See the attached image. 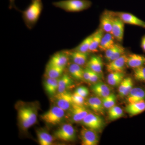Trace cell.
<instances>
[{"instance_id": "cell-1", "label": "cell", "mask_w": 145, "mask_h": 145, "mask_svg": "<svg viewBox=\"0 0 145 145\" xmlns=\"http://www.w3.org/2000/svg\"><path fill=\"white\" fill-rule=\"evenodd\" d=\"M43 9L42 0H31V3L24 10H20L24 22L27 28L31 29L38 22Z\"/></svg>"}, {"instance_id": "cell-2", "label": "cell", "mask_w": 145, "mask_h": 145, "mask_svg": "<svg viewBox=\"0 0 145 145\" xmlns=\"http://www.w3.org/2000/svg\"><path fill=\"white\" fill-rule=\"evenodd\" d=\"M92 2L89 0H62L52 3L55 7L68 12H78L90 8Z\"/></svg>"}, {"instance_id": "cell-3", "label": "cell", "mask_w": 145, "mask_h": 145, "mask_svg": "<svg viewBox=\"0 0 145 145\" xmlns=\"http://www.w3.org/2000/svg\"><path fill=\"white\" fill-rule=\"evenodd\" d=\"M65 116V110L56 105L42 114L40 117L47 124L54 125L60 123L64 118Z\"/></svg>"}, {"instance_id": "cell-4", "label": "cell", "mask_w": 145, "mask_h": 145, "mask_svg": "<svg viewBox=\"0 0 145 145\" xmlns=\"http://www.w3.org/2000/svg\"><path fill=\"white\" fill-rule=\"evenodd\" d=\"M84 126L96 132L101 131L105 125L103 118L96 113L89 112L82 121Z\"/></svg>"}, {"instance_id": "cell-5", "label": "cell", "mask_w": 145, "mask_h": 145, "mask_svg": "<svg viewBox=\"0 0 145 145\" xmlns=\"http://www.w3.org/2000/svg\"><path fill=\"white\" fill-rule=\"evenodd\" d=\"M54 136L58 140L64 142H72L76 138L74 128L70 124H65L54 132Z\"/></svg>"}, {"instance_id": "cell-6", "label": "cell", "mask_w": 145, "mask_h": 145, "mask_svg": "<svg viewBox=\"0 0 145 145\" xmlns=\"http://www.w3.org/2000/svg\"><path fill=\"white\" fill-rule=\"evenodd\" d=\"M97 132L83 126L81 130L80 137L82 145H97L99 142Z\"/></svg>"}, {"instance_id": "cell-7", "label": "cell", "mask_w": 145, "mask_h": 145, "mask_svg": "<svg viewBox=\"0 0 145 145\" xmlns=\"http://www.w3.org/2000/svg\"><path fill=\"white\" fill-rule=\"evenodd\" d=\"M54 102L57 106L65 111L70 109L73 104L72 94L68 91L57 93L54 96Z\"/></svg>"}, {"instance_id": "cell-8", "label": "cell", "mask_w": 145, "mask_h": 145, "mask_svg": "<svg viewBox=\"0 0 145 145\" xmlns=\"http://www.w3.org/2000/svg\"><path fill=\"white\" fill-rule=\"evenodd\" d=\"M71 119L75 123L82 122L83 119L89 113L88 110L83 105L73 103L69 109Z\"/></svg>"}, {"instance_id": "cell-9", "label": "cell", "mask_w": 145, "mask_h": 145, "mask_svg": "<svg viewBox=\"0 0 145 145\" xmlns=\"http://www.w3.org/2000/svg\"><path fill=\"white\" fill-rule=\"evenodd\" d=\"M127 55L124 54L111 61L109 62L106 66V70L108 72H124L127 65Z\"/></svg>"}, {"instance_id": "cell-10", "label": "cell", "mask_w": 145, "mask_h": 145, "mask_svg": "<svg viewBox=\"0 0 145 145\" xmlns=\"http://www.w3.org/2000/svg\"><path fill=\"white\" fill-rule=\"evenodd\" d=\"M125 24L136 25L145 29V22L131 13L122 12H113Z\"/></svg>"}, {"instance_id": "cell-11", "label": "cell", "mask_w": 145, "mask_h": 145, "mask_svg": "<svg viewBox=\"0 0 145 145\" xmlns=\"http://www.w3.org/2000/svg\"><path fill=\"white\" fill-rule=\"evenodd\" d=\"M16 108L18 111V124L19 126L23 131L25 132L32 126L29 121L26 112L22 105L21 102L18 103Z\"/></svg>"}, {"instance_id": "cell-12", "label": "cell", "mask_w": 145, "mask_h": 145, "mask_svg": "<svg viewBox=\"0 0 145 145\" xmlns=\"http://www.w3.org/2000/svg\"><path fill=\"white\" fill-rule=\"evenodd\" d=\"M124 24L122 20L114 14L112 34L118 41L121 42L123 39Z\"/></svg>"}, {"instance_id": "cell-13", "label": "cell", "mask_w": 145, "mask_h": 145, "mask_svg": "<svg viewBox=\"0 0 145 145\" xmlns=\"http://www.w3.org/2000/svg\"><path fill=\"white\" fill-rule=\"evenodd\" d=\"M114 17L113 12L105 10L102 14L100 19V28L105 33L112 34V23Z\"/></svg>"}, {"instance_id": "cell-14", "label": "cell", "mask_w": 145, "mask_h": 145, "mask_svg": "<svg viewBox=\"0 0 145 145\" xmlns=\"http://www.w3.org/2000/svg\"><path fill=\"white\" fill-rule=\"evenodd\" d=\"M23 106L31 126L37 122L39 105L36 103H25L21 102Z\"/></svg>"}, {"instance_id": "cell-15", "label": "cell", "mask_w": 145, "mask_h": 145, "mask_svg": "<svg viewBox=\"0 0 145 145\" xmlns=\"http://www.w3.org/2000/svg\"><path fill=\"white\" fill-rule=\"evenodd\" d=\"M68 52H59L53 54L48 63L65 69L69 59Z\"/></svg>"}, {"instance_id": "cell-16", "label": "cell", "mask_w": 145, "mask_h": 145, "mask_svg": "<svg viewBox=\"0 0 145 145\" xmlns=\"http://www.w3.org/2000/svg\"><path fill=\"white\" fill-rule=\"evenodd\" d=\"M129 104L145 101V89L141 87L134 88L126 96Z\"/></svg>"}, {"instance_id": "cell-17", "label": "cell", "mask_w": 145, "mask_h": 145, "mask_svg": "<svg viewBox=\"0 0 145 145\" xmlns=\"http://www.w3.org/2000/svg\"><path fill=\"white\" fill-rule=\"evenodd\" d=\"M91 89L96 96L101 99L108 96L111 93L110 88L107 85L100 81L93 84Z\"/></svg>"}, {"instance_id": "cell-18", "label": "cell", "mask_w": 145, "mask_h": 145, "mask_svg": "<svg viewBox=\"0 0 145 145\" xmlns=\"http://www.w3.org/2000/svg\"><path fill=\"white\" fill-rule=\"evenodd\" d=\"M87 103L89 107L95 113L98 114H104L105 107L101 98L98 96L90 97Z\"/></svg>"}, {"instance_id": "cell-19", "label": "cell", "mask_w": 145, "mask_h": 145, "mask_svg": "<svg viewBox=\"0 0 145 145\" xmlns=\"http://www.w3.org/2000/svg\"><path fill=\"white\" fill-rule=\"evenodd\" d=\"M127 65L133 69L145 66V56L136 54L128 55Z\"/></svg>"}, {"instance_id": "cell-20", "label": "cell", "mask_w": 145, "mask_h": 145, "mask_svg": "<svg viewBox=\"0 0 145 145\" xmlns=\"http://www.w3.org/2000/svg\"><path fill=\"white\" fill-rule=\"evenodd\" d=\"M103 63L102 58L97 55L92 56L87 63V67L100 74L103 72Z\"/></svg>"}, {"instance_id": "cell-21", "label": "cell", "mask_w": 145, "mask_h": 145, "mask_svg": "<svg viewBox=\"0 0 145 145\" xmlns=\"http://www.w3.org/2000/svg\"><path fill=\"white\" fill-rule=\"evenodd\" d=\"M68 53L69 57L74 63L82 66L87 63L89 53L74 50Z\"/></svg>"}, {"instance_id": "cell-22", "label": "cell", "mask_w": 145, "mask_h": 145, "mask_svg": "<svg viewBox=\"0 0 145 145\" xmlns=\"http://www.w3.org/2000/svg\"><path fill=\"white\" fill-rule=\"evenodd\" d=\"M59 78H52L46 77L45 80L44 86L47 93L50 96L55 95L57 93Z\"/></svg>"}, {"instance_id": "cell-23", "label": "cell", "mask_w": 145, "mask_h": 145, "mask_svg": "<svg viewBox=\"0 0 145 145\" xmlns=\"http://www.w3.org/2000/svg\"><path fill=\"white\" fill-rule=\"evenodd\" d=\"M125 110L131 116L141 114L145 111V101L128 104L126 107Z\"/></svg>"}, {"instance_id": "cell-24", "label": "cell", "mask_w": 145, "mask_h": 145, "mask_svg": "<svg viewBox=\"0 0 145 145\" xmlns=\"http://www.w3.org/2000/svg\"><path fill=\"white\" fill-rule=\"evenodd\" d=\"M105 33L103 30L101 28L94 32L93 39L89 47V52H97L99 51V46Z\"/></svg>"}, {"instance_id": "cell-25", "label": "cell", "mask_w": 145, "mask_h": 145, "mask_svg": "<svg viewBox=\"0 0 145 145\" xmlns=\"http://www.w3.org/2000/svg\"><path fill=\"white\" fill-rule=\"evenodd\" d=\"M73 81L70 76L67 74H64L59 80L57 93H62L67 91L73 85Z\"/></svg>"}, {"instance_id": "cell-26", "label": "cell", "mask_w": 145, "mask_h": 145, "mask_svg": "<svg viewBox=\"0 0 145 145\" xmlns=\"http://www.w3.org/2000/svg\"><path fill=\"white\" fill-rule=\"evenodd\" d=\"M65 69L48 63L45 70L46 77L52 78H59L62 75Z\"/></svg>"}, {"instance_id": "cell-27", "label": "cell", "mask_w": 145, "mask_h": 145, "mask_svg": "<svg viewBox=\"0 0 145 145\" xmlns=\"http://www.w3.org/2000/svg\"><path fill=\"white\" fill-rule=\"evenodd\" d=\"M36 134L40 145H51L54 141L53 136L44 130H37Z\"/></svg>"}, {"instance_id": "cell-28", "label": "cell", "mask_w": 145, "mask_h": 145, "mask_svg": "<svg viewBox=\"0 0 145 145\" xmlns=\"http://www.w3.org/2000/svg\"><path fill=\"white\" fill-rule=\"evenodd\" d=\"M114 39V36L110 33L104 34L99 46V49L105 52L115 44Z\"/></svg>"}, {"instance_id": "cell-29", "label": "cell", "mask_w": 145, "mask_h": 145, "mask_svg": "<svg viewBox=\"0 0 145 145\" xmlns=\"http://www.w3.org/2000/svg\"><path fill=\"white\" fill-rule=\"evenodd\" d=\"M124 77V72H110L108 75L107 81L110 85L116 87L120 85Z\"/></svg>"}, {"instance_id": "cell-30", "label": "cell", "mask_w": 145, "mask_h": 145, "mask_svg": "<svg viewBox=\"0 0 145 145\" xmlns=\"http://www.w3.org/2000/svg\"><path fill=\"white\" fill-rule=\"evenodd\" d=\"M69 71L72 78L78 80H84V70L82 66L76 64H71L69 67Z\"/></svg>"}, {"instance_id": "cell-31", "label": "cell", "mask_w": 145, "mask_h": 145, "mask_svg": "<svg viewBox=\"0 0 145 145\" xmlns=\"http://www.w3.org/2000/svg\"><path fill=\"white\" fill-rule=\"evenodd\" d=\"M94 33L88 36L85 39L83 40V41L78 46L73 50L80 52L89 53V47H90L91 41L93 36Z\"/></svg>"}, {"instance_id": "cell-32", "label": "cell", "mask_w": 145, "mask_h": 145, "mask_svg": "<svg viewBox=\"0 0 145 145\" xmlns=\"http://www.w3.org/2000/svg\"><path fill=\"white\" fill-rule=\"evenodd\" d=\"M108 114L109 119L111 121L120 119L124 115L123 109L120 107L115 105L108 109Z\"/></svg>"}, {"instance_id": "cell-33", "label": "cell", "mask_w": 145, "mask_h": 145, "mask_svg": "<svg viewBox=\"0 0 145 145\" xmlns=\"http://www.w3.org/2000/svg\"><path fill=\"white\" fill-rule=\"evenodd\" d=\"M101 99L105 108L109 109L115 105L117 97L114 93H110L108 96Z\"/></svg>"}, {"instance_id": "cell-34", "label": "cell", "mask_w": 145, "mask_h": 145, "mask_svg": "<svg viewBox=\"0 0 145 145\" xmlns=\"http://www.w3.org/2000/svg\"><path fill=\"white\" fill-rule=\"evenodd\" d=\"M133 71L135 80L145 82V66L133 69Z\"/></svg>"}, {"instance_id": "cell-35", "label": "cell", "mask_w": 145, "mask_h": 145, "mask_svg": "<svg viewBox=\"0 0 145 145\" xmlns=\"http://www.w3.org/2000/svg\"><path fill=\"white\" fill-rule=\"evenodd\" d=\"M125 49L121 45H119V47L117 48L116 51L114 52L113 55L111 56L110 59H109L108 61H111L116 59H118L119 57H122L125 54Z\"/></svg>"}, {"instance_id": "cell-36", "label": "cell", "mask_w": 145, "mask_h": 145, "mask_svg": "<svg viewBox=\"0 0 145 145\" xmlns=\"http://www.w3.org/2000/svg\"><path fill=\"white\" fill-rule=\"evenodd\" d=\"M89 93V91L87 88L85 86H81L76 89L73 94L86 98L88 96Z\"/></svg>"}, {"instance_id": "cell-37", "label": "cell", "mask_w": 145, "mask_h": 145, "mask_svg": "<svg viewBox=\"0 0 145 145\" xmlns=\"http://www.w3.org/2000/svg\"><path fill=\"white\" fill-rule=\"evenodd\" d=\"M133 83L132 79L131 78L129 77L128 81L126 87L123 93L120 95V96L121 97H126L129 93L130 92L131 89L133 88Z\"/></svg>"}, {"instance_id": "cell-38", "label": "cell", "mask_w": 145, "mask_h": 145, "mask_svg": "<svg viewBox=\"0 0 145 145\" xmlns=\"http://www.w3.org/2000/svg\"><path fill=\"white\" fill-rule=\"evenodd\" d=\"M119 45L120 44H115L113 46L110 48H109L105 51V57L108 61L110 59L111 56L113 55L114 52L116 51L117 48L119 47Z\"/></svg>"}, {"instance_id": "cell-39", "label": "cell", "mask_w": 145, "mask_h": 145, "mask_svg": "<svg viewBox=\"0 0 145 145\" xmlns=\"http://www.w3.org/2000/svg\"><path fill=\"white\" fill-rule=\"evenodd\" d=\"M101 74L94 72L91 70V74L89 82L93 83V84L99 82L101 79Z\"/></svg>"}, {"instance_id": "cell-40", "label": "cell", "mask_w": 145, "mask_h": 145, "mask_svg": "<svg viewBox=\"0 0 145 145\" xmlns=\"http://www.w3.org/2000/svg\"><path fill=\"white\" fill-rule=\"evenodd\" d=\"M72 102L76 105H83L85 102V99L82 96H78L75 94H72Z\"/></svg>"}, {"instance_id": "cell-41", "label": "cell", "mask_w": 145, "mask_h": 145, "mask_svg": "<svg viewBox=\"0 0 145 145\" xmlns=\"http://www.w3.org/2000/svg\"><path fill=\"white\" fill-rule=\"evenodd\" d=\"M129 77L124 78V79L121 82L119 86V95H121L124 91L126 87L128 81Z\"/></svg>"}, {"instance_id": "cell-42", "label": "cell", "mask_w": 145, "mask_h": 145, "mask_svg": "<svg viewBox=\"0 0 145 145\" xmlns=\"http://www.w3.org/2000/svg\"><path fill=\"white\" fill-rule=\"evenodd\" d=\"M91 70L87 67L84 70V80L89 82V78H90L91 74Z\"/></svg>"}, {"instance_id": "cell-43", "label": "cell", "mask_w": 145, "mask_h": 145, "mask_svg": "<svg viewBox=\"0 0 145 145\" xmlns=\"http://www.w3.org/2000/svg\"><path fill=\"white\" fill-rule=\"evenodd\" d=\"M9 5L8 8L10 9H11L12 8H14L16 10H19L20 11V10L18 9V8H17V7L15 5V0H9Z\"/></svg>"}, {"instance_id": "cell-44", "label": "cell", "mask_w": 145, "mask_h": 145, "mask_svg": "<svg viewBox=\"0 0 145 145\" xmlns=\"http://www.w3.org/2000/svg\"><path fill=\"white\" fill-rule=\"evenodd\" d=\"M141 47L143 52L145 53V35L143 36L141 39Z\"/></svg>"}]
</instances>
